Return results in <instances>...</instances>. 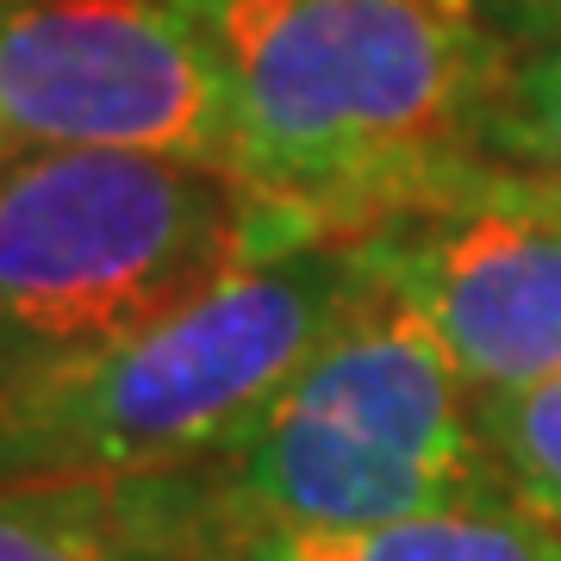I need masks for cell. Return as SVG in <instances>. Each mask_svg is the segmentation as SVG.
I'll return each mask as SVG.
<instances>
[{"instance_id":"obj_1","label":"cell","mask_w":561,"mask_h":561,"mask_svg":"<svg viewBox=\"0 0 561 561\" xmlns=\"http://www.w3.org/2000/svg\"><path fill=\"white\" fill-rule=\"evenodd\" d=\"M238 106V169L375 231L449 162L481 157L512 44L481 0H181Z\"/></svg>"},{"instance_id":"obj_2","label":"cell","mask_w":561,"mask_h":561,"mask_svg":"<svg viewBox=\"0 0 561 561\" xmlns=\"http://www.w3.org/2000/svg\"><path fill=\"white\" fill-rule=\"evenodd\" d=\"M324 243L319 201L219 162L25 150L0 181V368L144 337Z\"/></svg>"},{"instance_id":"obj_3","label":"cell","mask_w":561,"mask_h":561,"mask_svg":"<svg viewBox=\"0 0 561 561\" xmlns=\"http://www.w3.org/2000/svg\"><path fill=\"white\" fill-rule=\"evenodd\" d=\"M362 275L356 243H324L238 275L144 337L0 368V486L150 481L225 461L331 337Z\"/></svg>"},{"instance_id":"obj_4","label":"cell","mask_w":561,"mask_h":561,"mask_svg":"<svg viewBox=\"0 0 561 561\" xmlns=\"http://www.w3.org/2000/svg\"><path fill=\"white\" fill-rule=\"evenodd\" d=\"M213 493L231 549L275 530H375L505 505L474 387L375 268L256 431L213 461Z\"/></svg>"},{"instance_id":"obj_5","label":"cell","mask_w":561,"mask_h":561,"mask_svg":"<svg viewBox=\"0 0 561 561\" xmlns=\"http://www.w3.org/2000/svg\"><path fill=\"white\" fill-rule=\"evenodd\" d=\"M0 119L38 150H144L238 169L231 81L181 0L0 7Z\"/></svg>"},{"instance_id":"obj_6","label":"cell","mask_w":561,"mask_h":561,"mask_svg":"<svg viewBox=\"0 0 561 561\" xmlns=\"http://www.w3.org/2000/svg\"><path fill=\"white\" fill-rule=\"evenodd\" d=\"M350 243L431 324L474 393L561 375V187L468 157Z\"/></svg>"},{"instance_id":"obj_7","label":"cell","mask_w":561,"mask_h":561,"mask_svg":"<svg viewBox=\"0 0 561 561\" xmlns=\"http://www.w3.org/2000/svg\"><path fill=\"white\" fill-rule=\"evenodd\" d=\"M231 549L213 468L0 486V561H187Z\"/></svg>"},{"instance_id":"obj_8","label":"cell","mask_w":561,"mask_h":561,"mask_svg":"<svg viewBox=\"0 0 561 561\" xmlns=\"http://www.w3.org/2000/svg\"><path fill=\"white\" fill-rule=\"evenodd\" d=\"M256 561H561V524L512 505L431 512L375 530H275L250 542Z\"/></svg>"},{"instance_id":"obj_9","label":"cell","mask_w":561,"mask_h":561,"mask_svg":"<svg viewBox=\"0 0 561 561\" xmlns=\"http://www.w3.org/2000/svg\"><path fill=\"white\" fill-rule=\"evenodd\" d=\"M481 443L500 500L542 524H561V375L518 393H474Z\"/></svg>"},{"instance_id":"obj_10","label":"cell","mask_w":561,"mask_h":561,"mask_svg":"<svg viewBox=\"0 0 561 561\" xmlns=\"http://www.w3.org/2000/svg\"><path fill=\"white\" fill-rule=\"evenodd\" d=\"M481 157L505 162L542 187H561V13L542 20L537 44L512 50V81L486 125Z\"/></svg>"},{"instance_id":"obj_11","label":"cell","mask_w":561,"mask_h":561,"mask_svg":"<svg viewBox=\"0 0 561 561\" xmlns=\"http://www.w3.org/2000/svg\"><path fill=\"white\" fill-rule=\"evenodd\" d=\"M13 157H20V138H13V125L0 119V181H7V169H13Z\"/></svg>"},{"instance_id":"obj_12","label":"cell","mask_w":561,"mask_h":561,"mask_svg":"<svg viewBox=\"0 0 561 561\" xmlns=\"http://www.w3.org/2000/svg\"><path fill=\"white\" fill-rule=\"evenodd\" d=\"M512 7H530L537 20H549V13H561V0H512Z\"/></svg>"},{"instance_id":"obj_13","label":"cell","mask_w":561,"mask_h":561,"mask_svg":"<svg viewBox=\"0 0 561 561\" xmlns=\"http://www.w3.org/2000/svg\"><path fill=\"white\" fill-rule=\"evenodd\" d=\"M187 561H256L250 549H219V556H187Z\"/></svg>"},{"instance_id":"obj_14","label":"cell","mask_w":561,"mask_h":561,"mask_svg":"<svg viewBox=\"0 0 561 561\" xmlns=\"http://www.w3.org/2000/svg\"><path fill=\"white\" fill-rule=\"evenodd\" d=\"M0 7H25V0H0Z\"/></svg>"}]
</instances>
